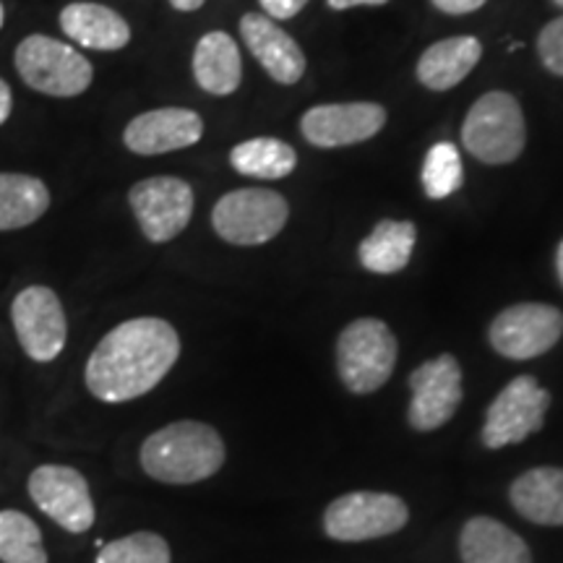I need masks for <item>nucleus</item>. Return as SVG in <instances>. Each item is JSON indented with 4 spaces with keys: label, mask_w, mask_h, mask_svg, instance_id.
I'll use <instances>...</instances> for the list:
<instances>
[{
    "label": "nucleus",
    "mask_w": 563,
    "mask_h": 563,
    "mask_svg": "<svg viewBox=\"0 0 563 563\" xmlns=\"http://www.w3.org/2000/svg\"><path fill=\"white\" fill-rule=\"evenodd\" d=\"M180 357V336L173 323L154 316L123 321L89 355L84 382L97 399L131 402L157 386Z\"/></svg>",
    "instance_id": "nucleus-1"
},
{
    "label": "nucleus",
    "mask_w": 563,
    "mask_h": 563,
    "mask_svg": "<svg viewBox=\"0 0 563 563\" xmlns=\"http://www.w3.org/2000/svg\"><path fill=\"white\" fill-rule=\"evenodd\" d=\"M224 464V441L199 420H178L141 443V467L152 481L194 485L209 481Z\"/></svg>",
    "instance_id": "nucleus-2"
},
{
    "label": "nucleus",
    "mask_w": 563,
    "mask_h": 563,
    "mask_svg": "<svg viewBox=\"0 0 563 563\" xmlns=\"http://www.w3.org/2000/svg\"><path fill=\"white\" fill-rule=\"evenodd\" d=\"M462 144L485 165H509L525 152L527 125L517 97L488 91L470 108L462 125Z\"/></svg>",
    "instance_id": "nucleus-3"
},
{
    "label": "nucleus",
    "mask_w": 563,
    "mask_h": 563,
    "mask_svg": "<svg viewBox=\"0 0 563 563\" xmlns=\"http://www.w3.org/2000/svg\"><path fill=\"white\" fill-rule=\"evenodd\" d=\"M397 365V336L384 321L357 319L336 340V371L352 394H373L389 382Z\"/></svg>",
    "instance_id": "nucleus-4"
},
{
    "label": "nucleus",
    "mask_w": 563,
    "mask_h": 563,
    "mask_svg": "<svg viewBox=\"0 0 563 563\" xmlns=\"http://www.w3.org/2000/svg\"><path fill=\"white\" fill-rule=\"evenodd\" d=\"M290 203L269 188H241L224 194L211 209V228L224 243L262 245L285 230Z\"/></svg>",
    "instance_id": "nucleus-5"
},
{
    "label": "nucleus",
    "mask_w": 563,
    "mask_h": 563,
    "mask_svg": "<svg viewBox=\"0 0 563 563\" xmlns=\"http://www.w3.org/2000/svg\"><path fill=\"white\" fill-rule=\"evenodd\" d=\"M16 70L26 87L51 97H79L91 87V63L68 42L30 34L16 47Z\"/></svg>",
    "instance_id": "nucleus-6"
},
{
    "label": "nucleus",
    "mask_w": 563,
    "mask_h": 563,
    "mask_svg": "<svg viewBox=\"0 0 563 563\" xmlns=\"http://www.w3.org/2000/svg\"><path fill=\"white\" fill-rule=\"evenodd\" d=\"M410 519L407 504L391 493L357 490L334 498L323 511V532L336 543H365L399 532Z\"/></svg>",
    "instance_id": "nucleus-7"
},
{
    "label": "nucleus",
    "mask_w": 563,
    "mask_h": 563,
    "mask_svg": "<svg viewBox=\"0 0 563 563\" xmlns=\"http://www.w3.org/2000/svg\"><path fill=\"white\" fill-rule=\"evenodd\" d=\"M551 394L538 384L534 376H517L506 384L488 412H485L483 443L488 449H504L511 443H522L543 428Z\"/></svg>",
    "instance_id": "nucleus-8"
},
{
    "label": "nucleus",
    "mask_w": 563,
    "mask_h": 563,
    "mask_svg": "<svg viewBox=\"0 0 563 563\" xmlns=\"http://www.w3.org/2000/svg\"><path fill=\"white\" fill-rule=\"evenodd\" d=\"M563 313L545 302H519L493 319L488 329L490 347L509 361H532L559 344Z\"/></svg>",
    "instance_id": "nucleus-9"
},
{
    "label": "nucleus",
    "mask_w": 563,
    "mask_h": 563,
    "mask_svg": "<svg viewBox=\"0 0 563 563\" xmlns=\"http://www.w3.org/2000/svg\"><path fill=\"white\" fill-rule=\"evenodd\" d=\"M13 329L21 350L34 363H53L66 347L68 321L63 306L51 287L32 285L13 298Z\"/></svg>",
    "instance_id": "nucleus-10"
},
{
    "label": "nucleus",
    "mask_w": 563,
    "mask_h": 563,
    "mask_svg": "<svg viewBox=\"0 0 563 563\" xmlns=\"http://www.w3.org/2000/svg\"><path fill=\"white\" fill-rule=\"evenodd\" d=\"M129 203L146 241L170 243L191 222L194 188L180 178L159 175L139 180L131 188Z\"/></svg>",
    "instance_id": "nucleus-11"
},
{
    "label": "nucleus",
    "mask_w": 563,
    "mask_h": 563,
    "mask_svg": "<svg viewBox=\"0 0 563 563\" xmlns=\"http://www.w3.org/2000/svg\"><path fill=\"white\" fill-rule=\"evenodd\" d=\"M410 410L407 420L415 431H435L446 426L460 410L464 389H462V368L460 361L449 352L426 361L410 373Z\"/></svg>",
    "instance_id": "nucleus-12"
},
{
    "label": "nucleus",
    "mask_w": 563,
    "mask_h": 563,
    "mask_svg": "<svg viewBox=\"0 0 563 563\" xmlns=\"http://www.w3.org/2000/svg\"><path fill=\"white\" fill-rule=\"evenodd\" d=\"M30 496L42 514L70 534L87 532L95 525V501L79 470L42 464L30 475Z\"/></svg>",
    "instance_id": "nucleus-13"
},
{
    "label": "nucleus",
    "mask_w": 563,
    "mask_h": 563,
    "mask_svg": "<svg viewBox=\"0 0 563 563\" xmlns=\"http://www.w3.org/2000/svg\"><path fill=\"white\" fill-rule=\"evenodd\" d=\"M386 110L376 102H336L316 104L302 115L300 131L311 146L336 150V146L363 144L382 133Z\"/></svg>",
    "instance_id": "nucleus-14"
},
{
    "label": "nucleus",
    "mask_w": 563,
    "mask_h": 563,
    "mask_svg": "<svg viewBox=\"0 0 563 563\" xmlns=\"http://www.w3.org/2000/svg\"><path fill=\"white\" fill-rule=\"evenodd\" d=\"M203 121L199 112L186 108H159L133 118L123 131V144L141 157L167 154L199 144Z\"/></svg>",
    "instance_id": "nucleus-15"
},
{
    "label": "nucleus",
    "mask_w": 563,
    "mask_h": 563,
    "mask_svg": "<svg viewBox=\"0 0 563 563\" xmlns=\"http://www.w3.org/2000/svg\"><path fill=\"white\" fill-rule=\"evenodd\" d=\"M241 34L245 47L253 58L262 63V68L277 84H298L306 74V55L300 45L287 34L277 21L264 13H245L241 19Z\"/></svg>",
    "instance_id": "nucleus-16"
},
{
    "label": "nucleus",
    "mask_w": 563,
    "mask_h": 563,
    "mask_svg": "<svg viewBox=\"0 0 563 563\" xmlns=\"http://www.w3.org/2000/svg\"><path fill=\"white\" fill-rule=\"evenodd\" d=\"M60 30L89 51H121L131 42V26L121 13L100 3H70L60 11Z\"/></svg>",
    "instance_id": "nucleus-17"
},
{
    "label": "nucleus",
    "mask_w": 563,
    "mask_h": 563,
    "mask_svg": "<svg viewBox=\"0 0 563 563\" xmlns=\"http://www.w3.org/2000/svg\"><path fill=\"white\" fill-rule=\"evenodd\" d=\"M460 555L462 563H532L525 540L493 517H473L462 527Z\"/></svg>",
    "instance_id": "nucleus-18"
},
{
    "label": "nucleus",
    "mask_w": 563,
    "mask_h": 563,
    "mask_svg": "<svg viewBox=\"0 0 563 563\" xmlns=\"http://www.w3.org/2000/svg\"><path fill=\"white\" fill-rule=\"evenodd\" d=\"M483 58V45L477 37H449L435 42L420 55L418 81L431 91L454 89L456 84L470 76V70Z\"/></svg>",
    "instance_id": "nucleus-19"
},
{
    "label": "nucleus",
    "mask_w": 563,
    "mask_h": 563,
    "mask_svg": "<svg viewBox=\"0 0 563 563\" xmlns=\"http://www.w3.org/2000/svg\"><path fill=\"white\" fill-rule=\"evenodd\" d=\"M511 506L527 522L563 527V470L534 467L511 483Z\"/></svg>",
    "instance_id": "nucleus-20"
},
{
    "label": "nucleus",
    "mask_w": 563,
    "mask_h": 563,
    "mask_svg": "<svg viewBox=\"0 0 563 563\" xmlns=\"http://www.w3.org/2000/svg\"><path fill=\"white\" fill-rule=\"evenodd\" d=\"M194 76L199 87L214 97H228L238 91L243 79L238 42L228 32L203 34L194 51Z\"/></svg>",
    "instance_id": "nucleus-21"
},
{
    "label": "nucleus",
    "mask_w": 563,
    "mask_h": 563,
    "mask_svg": "<svg viewBox=\"0 0 563 563\" xmlns=\"http://www.w3.org/2000/svg\"><path fill=\"white\" fill-rule=\"evenodd\" d=\"M415 243H418V228L412 222L382 220L361 243L357 258L371 274H397L410 264Z\"/></svg>",
    "instance_id": "nucleus-22"
},
{
    "label": "nucleus",
    "mask_w": 563,
    "mask_h": 563,
    "mask_svg": "<svg viewBox=\"0 0 563 563\" xmlns=\"http://www.w3.org/2000/svg\"><path fill=\"white\" fill-rule=\"evenodd\" d=\"M51 207V191L40 178L0 173V232L21 230L37 222Z\"/></svg>",
    "instance_id": "nucleus-23"
},
{
    "label": "nucleus",
    "mask_w": 563,
    "mask_h": 563,
    "mask_svg": "<svg viewBox=\"0 0 563 563\" xmlns=\"http://www.w3.org/2000/svg\"><path fill=\"white\" fill-rule=\"evenodd\" d=\"M230 165L245 178L282 180L298 165V154L282 139H249L230 152Z\"/></svg>",
    "instance_id": "nucleus-24"
},
{
    "label": "nucleus",
    "mask_w": 563,
    "mask_h": 563,
    "mask_svg": "<svg viewBox=\"0 0 563 563\" xmlns=\"http://www.w3.org/2000/svg\"><path fill=\"white\" fill-rule=\"evenodd\" d=\"M0 563H47L37 522L16 509L0 511Z\"/></svg>",
    "instance_id": "nucleus-25"
},
{
    "label": "nucleus",
    "mask_w": 563,
    "mask_h": 563,
    "mask_svg": "<svg viewBox=\"0 0 563 563\" xmlns=\"http://www.w3.org/2000/svg\"><path fill=\"white\" fill-rule=\"evenodd\" d=\"M422 191L428 199L441 201L446 196L456 194L464 183V167H462V154L452 141H439L428 150L426 159H422Z\"/></svg>",
    "instance_id": "nucleus-26"
},
{
    "label": "nucleus",
    "mask_w": 563,
    "mask_h": 563,
    "mask_svg": "<svg viewBox=\"0 0 563 563\" xmlns=\"http://www.w3.org/2000/svg\"><path fill=\"white\" fill-rule=\"evenodd\" d=\"M97 563H170V545L157 532H133L102 545Z\"/></svg>",
    "instance_id": "nucleus-27"
},
{
    "label": "nucleus",
    "mask_w": 563,
    "mask_h": 563,
    "mask_svg": "<svg viewBox=\"0 0 563 563\" xmlns=\"http://www.w3.org/2000/svg\"><path fill=\"white\" fill-rule=\"evenodd\" d=\"M538 53L543 66L555 76H563V16L543 26L538 37Z\"/></svg>",
    "instance_id": "nucleus-28"
},
{
    "label": "nucleus",
    "mask_w": 563,
    "mask_h": 563,
    "mask_svg": "<svg viewBox=\"0 0 563 563\" xmlns=\"http://www.w3.org/2000/svg\"><path fill=\"white\" fill-rule=\"evenodd\" d=\"M269 19H292L306 9L308 0H258Z\"/></svg>",
    "instance_id": "nucleus-29"
},
{
    "label": "nucleus",
    "mask_w": 563,
    "mask_h": 563,
    "mask_svg": "<svg viewBox=\"0 0 563 563\" xmlns=\"http://www.w3.org/2000/svg\"><path fill=\"white\" fill-rule=\"evenodd\" d=\"M431 3L441 13H449V16H464V13L481 11L488 0H431Z\"/></svg>",
    "instance_id": "nucleus-30"
},
{
    "label": "nucleus",
    "mask_w": 563,
    "mask_h": 563,
    "mask_svg": "<svg viewBox=\"0 0 563 563\" xmlns=\"http://www.w3.org/2000/svg\"><path fill=\"white\" fill-rule=\"evenodd\" d=\"M13 108V97H11V87L0 79V125L9 121Z\"/></svg>",
    "instance_id": "nucleus-31"
},
{
    "label": "nucleus",
    "mask_w": 563,
    "mask_h": 563,
    "mask_svg": "<svg viewBox=\"0 0 563 563\" xmlns=\"http://www.w3.org/2000/svg\"><path fill=\"white\" fill-rule=\"evenodd\" d=\"M329 9L334 11H347V9H355V5H384L389 3V0H327Z\"/></svg>",
    "instance_id": "nucleus-32"
},
{
    "label": "nucleus",
    "mask_w": 563,
    "mask_h": 563,
    "mask_svg": "<svg viewBox=\"0 0 563 563\" xmlns=\"http://www.w3.org/2000/svg\"><path fill=\"white\" fill-rule=\"evenodd\" d=\"M203 3H207V0H170V5L175 11H186V13L199 11Z\"/></svg>",
    "instance_id": "nucleus-33"
},
{
    "label": "nucleus",
    "mask_w": 563,
    "mask_h": 563,
    "mask_svg": "<svg viewBox=\"0 0 563 563\" xmlns=\"http://www.w3.org/2000/svg\"><path fill=\"white\" fill-rule=\"evenodd\" d=\"M555 272H559V279L563 285V241L559 243V251H555Z\"/></svg>",
    "instance_id": "nucleus-34"
},
{
    "label": "nucleus",
    "mask_w": 563,
    "mask_h": 563,
    "mask_svg": "<svg viewBox=\"0 0 563 563\" xmlns=\"http://www.w3.org/2000/svg\"><path fill=\"white\" fill-rule=\"evenodd\" d=\"M3 16H5V11H3V3H0V30H3Z\"/></svg>",
    "instance_id": "nucleus-35"
},
{
    "label": "nucleus",
    "mask_w": 563,
    "mask_h": 563,
    "mask_svg": "<svg viewBox=\"0 0 563 563\" xmlns=\"http://www.w3.org/2000/svg\"><path fill=\"white\" fill-rule=\"evenodd\" d=\"M553 3H555V5H561V9H563V0H553Z\"/></svg>",
    "instance_id": "nucleus-36"
}]
</instances>
